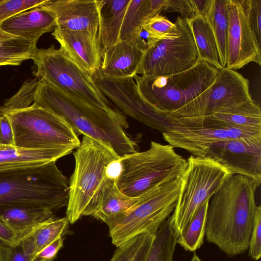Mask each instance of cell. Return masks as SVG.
Wrapping results in <instances>:
<instances>
[{"instance_id":"1","label":"cell","mask_w":261,"mask_h":261,"mask_svg":"<svg viewBox=\"0 0 261 261\" xmlns=\"http://www.w3.org/2000/svg\"><path fill=\"white\" fill-rule=\"evenodd\" d=\"M260 182L229 174L210 199L206 240L228 257L244 254L248 249L257 207L255 194Z\"/></svg>"},{"instance_id":"2","label":"cell","mask_w":261,"mask_h":261,"mask_svg":"<svg viewBox=\"0 0 261 261\" xmlns=\"http://www.w3.org/2000/svg\"><path fill=\"white\" fill-rule=\"evenodd\" d=\"M34 105L64 119L76 134L86 135L111 146L122 156L136 152V144L126 134L128 124L118 110L90 104L39 80Z\"/></svg>"},{"instance_id":"3","label":"cell","mask_w":261,"mask_h":261,"mask_svg":"<svg viewBox=\"0 0 261 261\" xmlns=\"http://www.w3.org/2000/svg\"><path fill=\"white\" fill-rule=\"evenodd\" d=\"M56 161L0 172V206H25L53 212L67 206L69 181Z\"/></svg>"},{"instance_id":"4","label":"cell","mask_w":261,"mask_h":261,"mask_svg":"<svg viewBox=\"0 0 261 261\" xmlns=\"http://www.w3.org/2000/svg\"><path fill=\"white\" fill-rule=\"evenodd\" d=\"M75 167L69 186L66 217L73 224L83 216H93L108 178L106 168L119 156L110 146L83 135L73 153Z\"/></svg>"},{"instance_id":"5","label":"cell","mask_w":261,"mask_h":261,"mask_svg":"<svg viewBox=\"0 0 261 261\" xmlns=\"http://www.w3.org/2000/svg\"><path fill=\"white\" fill-rule=\"evenodd\" d=\"M173 148L151 141L147 150L120 156L122 170L116 182L119 190L128 196L138 197L181 176L187 162Z\"/></svg>"},{"instance_id":"6","label":"cell","mask_w":261,"mask_h":261,"mask_svg":"<svg viewBox=\"0 0 261 261\" xmlns=\"http://www.w3.org/2000/svg\"><path fill=\"white\" fill-rule=\"evenodd\" d=\"M181 176L138 197L135 203L108 222L112 242L117 247L143 233L155 236L174 211L180 192Z\"/></svg>"},{"instance_id":"7","label":"cell","mask_w":261,"mask_h":261,"mask_svg":"<svg viewBox=\"0 0 261 261\" xmlns=\"http://www.w3.org/2000/svg\"><path fill=\"white\" fill-rule=\"evenodd\" d=\"M218 69L199 60L184 71L164 76L136 74L134 79L142 97L158 112L170 113L184 106L215 82Z\"/></svg>"},{"instance_id":"8","label":"cell","mask_w":261,"mask_h":261,"mask_svg":"<svg viewBox=\"0 0 261 261\" xmlns=\"http://www.w3.org/2000/svg\"><path fill=\"white\" fill-rule=\"evenodd\" d=\"M177 203L168 218L177 236L200 206L221 187L229 172L214 158L193 155L187 160Z\"/></svg>"},{"instance_id":"9","label":"cell","mask_w":261,"mask_h":261,"mask_svg":"<svg viewBox=\"0 0 261 261\" xmlns=\"http://www.w3.org/2000/svg\"><path fill=\"white\" fill-rule=\"evenodd\" d=\"M14 132V145L28 149L59 147L77 148L78 135L62 118L48 110L32 104L6 114Z\"/></svg>"},{"instance_id":"10","label":"cell","mask_w":261,"mask_h":261,"mask_svg":"<svg viewBox=\"0 0 261 261\" xmlns=\"http://www.w3.org/2000/svg\"><path fill=\"white\" fill-rule=\"evenodd\" d=\"M163 138L173 148H180L197 156H205L215 142L243 137L261 136V127L233 125L208 116L176 118L166 115Z\"/></svg>"},{"instance_id":"11","label":"cell","mask_w":261,"mask_h":261,"mask_svg":"<svg viewBox=\"0 0 261 261\" xmlns=\"http://www.w3.org/2000/svg\"><path fill=\"white\" fill-rule=\"evenodd\" d=\"M32 60L37 68L34 74L39 80L95 106L104 109L112 107L92 76L61 48H56L52 45L38 49Z\"/></svg>"},{"instance_id":"12","label":"cell","mask_w":261,"mask_h":261,"mask_svg":"<svg viewBox=\"0 0 261 261\" xmlns=\"http://www.w3.org/2000/svg\"><path fill=\"white\" fill-rule=\"evenodd\" d=\"M176 27L144 53L137 74L164 76L188 70L199 61L187 20L178 16Z\"/></svg>"},{"instance_id":"13","label":"cell","mask_w":261,"mask_h":261,"mask_svg":"<svg viewBox=\"0 0 261 261\" xmlns=\"http://www.w3.org/2000/svg\"><path fill=\"white\" fill-rule=\"evenodd\" d=\"M247 79L226 67L218 69L213 84L195 99L169 115L194 117L212 115L218 111L253 101Z\"/></svg>"},{"instance_id":"14","label":"cell","mask_w":261,"mask_h":261,"mask_svg":"<svg viewBox=\"0 0 261 261\" xmlns=\"http://www.w3.org/2000/svg\"><path fill=\"white\" fill-rule=\"evenodd\" d=\"M205 156L221 164L230 174L261 181V136L239 137L214 143Z\"/></svg>"},{"instance_id":"15","label":"cell","mask_w":261,"mask_h":261,"mask_svg":"<svg viewBox=\"0 0 261 261\" xmlns=\"http://www.w3.org/2000/svg\"><path fill=\"white\" fill-rule=\"evenodd\" d=\"M228 36L226 67L239 69L250 62L261 65V46L251 29L240 0H228Z\"/></svg>"},{"instance_id":"16","label":"cell","mask_w":261,"mask_h":261,"mask_svg":"<svg viewBox=\"0 0 261 261\" xmlns=\"http://www.w3.org/2000/svg\"><path fill=\"white\" fill-rule=\"evenodd\" d=\"M42 6L55 16V28L85 31L97 35L99 26L97 1L48 0Z\"/></svg>"},{"instance_id":"17","label":"cell","mask_w":261,"mask_h":261,"mask_svg":"<svg viewBox=\"0 0 261 261\" xmlns=\"http://www.w3.org/2000/svg\"><path fill=\"white\" fill-rule=\"evenodd\" d=\"M60 48L82 69L92 75L99 71L102 50L97 35L85 31H70L55 28L51 33Z\"/></svg>"},{"instance_id":"18","label":"cell","mask_w":261,"mask_h":261,"mask_svg":"<svg viewBox=\"0 0 261 261\" xmlns=\"http://www.w3.org/2000/svg\"><path fill=\"white\" fill-rule=\"evenodd\" d=\"M55 27V16L42 6L16 14L0 24L4 32L36 44L42 35L53 32Z\"/></svg>"},{"instance_id":"19","label":"cell","mask_w":261,"mask_h":261,"mask_svg":"<svg viewBox=\"0 0 261 261\" xmlns=\"http://www.w3.org/2000/svg\"><path fill=\"white\" fill-rule=\"evenodd\" d=\"M143 54L135 45L120 41L102 54L101 67L97 73L112 79L134 77Z\"/></svg>"},{"instance_id":"20","label":"cell","mask_w":261,"mask_h":261,"mask_svg":"<svg viewBox=\"0 0 261 261\" xmlns=\"http://www.w3.org/2000/svg\"><path fill=\"white\" fill-rule=\"evenodd\" d=\"M72 150L68 147L35 150L15 145H0V172L56 161Z\"/></svg>"},{"instance_id":"21","label":"cell","mask_w":261,"mask_h":261,"mask_svg":"<svg viewBox=\"0 0 261 261\" xmlns=\"http://www.w3.org/2000/svg\"><path fill=\"white\" fill-rule=\"evenodd\" d=\"M130 0L97 1L99 26L97 38L102 54L120 41V32Z\"/></svg>"},{"instance_id":"22","label":"cell","mask_w":261,"mask_h":261,"mask_svg":"<svg viewBox=\"0 0 261 261\" xmlns=\"http://www.w3.org/2000/svg\"><path fill=\"white\" fill-rule=\"evenodd\" d=\"M55 218L48 210L25 206H0V219L16 234L19 242L35 229Z\"/></svg>"},{"instance_id":"23","label":"cell","mask_w":261,"mask_h":261,"mask_svg":"<svg viewBox=\"0 0 261 261\" xmlns=\"http://www.w3.org/2000/svg\"><path fill=\"white\" fill-rule=\"evenodd\" d=\"M187 20L194 38L199 60L204 61L217 69L222 68L216 40L208 19L195 16Z\"/></svg>"},{"instance_id":"24","label":"cell","mask_w":261,"mask_h":261,"mask_svg":"<svg viewBox=\"0 0 261 261\" xmlns=\"http://www.w3.org/2000/svg\"><path fill=\"white\" fill-rule=\"evenodd\" d=\"M116 182V181L107 179L92 216L106 224L132 206L138 199V197H132L122 193L118 188Z\"/></svg>"},{"instance_id":"25","label":"cell","mask_w":261,"mask_h":261,"mask_svg":"<svg viewBox=\"0 0 261 261\" xmlns=\"http://www.w3.org/2000/svg\"><path fill=\"white\" fill-rule=\"evenodd\" d=\"M153 8L151 0H130L121 27L120 41L133 44L147 21L160 14Z\"/></svg>"},{"instance_id":"26","label":"cell","mask_w":261,"mask_h":261,"mask_svg":"<svg viewBox=\"0 0 261 261\" xmlns=\"http://www.w3.org/2000/svg\"><path fill=\"white\" fill-rule=\"evenodd\" d=\"M69 223L66 217L55 218L35 229L19 243L24 252L34 258L44 247L63 237Z\"/></svg>"},{"instance_id":"27","label":"cell","mask_w":261,"mask_h":261,"mask_svg":"<svg viewBox=\"0 0 261 261\" xmlns=\"http://www.w3.org/2000/svg\"><path fill=\"white\" fill-rule=\"evenodd\" d=\"M210 201H206L200 206L177 238L176 243L186 251L194 252L203 244Z\"/></svg>"},{"instance_id":"28","label":"cell","mask_w":261,"mask_h":261,"mask_svg":"<svg viewBox=\"0 0 261 261\" xmlns=\"http://www.w3.org/2000/svg\"><path fill=\"white\" fill-rule=\"evenodd\" d=\"M225 123L246 127H261V110L254 100L231 108L221 109L208 115Z\"/></svg>"},{"instance_id":"29","label":"cell","mask_w":261,"mask_h":261,"mask_svg":"<svg viewBox=\"0 0 261 261\" xmlns=\"http://www.w3.org/2000/svg\"><path fill=\"white\" fill-rule=\"evenodd\" d=\"M212 28L222 67L227 63L228 36V0H214L212 13L208 19Z\"/></svg>"},{"instance_id":"30","label":"cell","mask_w":261,"mask_h":261,"mask_svg":"<svg viewBox=\"0 0 261 261\" xmlns=\"http://www.w3.org/2000/svg\"><path fill=\"white\" fill-rule=\"evenodd\" d=\"M176 240L168 218L157 231L145 261H173Z\"/></svg>"},{"instance_id":"31","label":"cell","mask_w":261,"mask_h":261,"mask_svg":"<svg viewBox=\"0 0 261 261\" xmlns=\"http://www.w3.org/2000/svg\"><path fill=\"white\" fill-rule=\"evenodd\" d=\"M38 49L36 44L19 37L11 43L0 46V66H18L25 60L32 59Z\"/></svg>"},{"instance_id":"32","label":"cell","mask_w":261,"mask_h":261,"mask_svg":"<svg viewBox=\"0 0 261 261\" xmlns=\"http://www.w3.org/2000/svg\"><path fill=\"white\" fill-rule=\"evenodd\" d=\"M39 81L37 77L26 80L19 90L0 107L1 115L30 107L34 102Z\"/></svg>"},{"instance_id":"33","label":"cell","mask_w":261,"mask_h":261,"mask_svg":"<svg viewBox=\"0 0 261 261\" xmlns=\"http://www.w3.org/2000/svg\"><path fill=\"white\" fill-rule=\"evenodd\" d=\"M48 0H2L0 2V24L11 16L44 5Z\"/></svg>"},{"instance_id":"34","label":"cell","mask_w":261,"mask_h":261,"mask_svg":"<svg viewBox=\"0 0 261 261\" xmlns=\"http://www.w3.org/2000/svg\"><path fill=\"white\" fill-rule=\"evenodd\" d=\"M251 29L261 46V0H240Z\"/></svg>"},{"instance_id":"35","label":"cell","mask_w":261,"mask_h":261,"mask_svg":"<svg viewBox=\"0 0 261 261\" xmlns=\"http://www.w3.org/2000/svg\"><path fill=\"white\" fill-rule=\"evenodd\" d=\"M150 235L152 234H141L118 247L109 261H132Z\"/></svg>"},{"instance_id":"36","label":"cell","mask_w":261,"mask_h":261,"mask_svg":"<svg viewBox=\"0 0 261 261\" xmlns=\"http://www.w3.org/2000/svg\"><path fill=\"white\" fill-rule=\"evenodd\" d=\"M249 255L257 261L261 257V206H257L249 244Z\"/></svg>"},{"instance_id":"37","label":"cell","mask_w":261,"mask_h":261,"mask_svg":"<svg viewBox=\"0 0 261 261\" xmlns=\"http://www.w3.org/2000/svg\"><path fill=\"white\" fill-rule=\"evenodd\" d=\"M33 258L24 252L20 243L11 244L0 242V261H32Z\"/></svg>"},{"instance_id":"38","label":"cell","mask_w":261,"mask_h":261,"mask_svg":"<svg viewBox=\"0 0 261 261\" xmlns=\"http://www.w3.org/2000/svg\"><path fill=\"white\" fill-rule=\"evenodd\" d=\"M175 27V23L171 22L165 17L158 14L150 18L143 28L162 38Z\"/></svg>"},{"instance_id":"39","label":"cell","mask_w":261,"mask_h":261,"mask_svg":"<svg viewBox=\"0 0 261 261\" xmlns=\"http://www.w3.org/2000/svg\"><path fill=\"white\" fill-rule=\"evenodd\" d=\"M164 11L165 13L178 12L186 20L196 16L191 0H167Z\"/></svg>"},{"instance_id":"40","label":"cell","mask_w":261,"mask_h":261,"mask_svg":"<svg viewBox=\"0 0 261 261\" xmlns=\"http://www.w3.org/2000/svg\"><path fill=\"white\" fill-rule=\"evenodd\" d=\"M64 238L60 237L38 253L32 261H53L63 246Z\"/></svg>"},{"instance_id":"41","label":"cell","mask_w":261,"mask_h":261,"mask_svg":"<svg viewBox=\"0 0 261 261\" xmlns=\"http://www.w3.org/2000/svg\"><path fill=\"white\" fill-rule=\"evenodd\" d=\"M0 145H14L13 129L7 114L0 118Z\"/></svg>"},{"instance_id":"42","label":"cell","mask_w":261,"mask_h":261,"mask_svg":"<svg viewBox=\"0 0 261 261\" xmlns=\"http://www.w3.org/2000/svg\"><path fill=\"white\" fill-rule=\"evenodd\" d=\"M161 39L162 38L143 28L136 38L133 45L145 53Z\"/></svg>"},{"instance_id":"43","label":"cell","mask_w":261,"mask_h":261,"mask_svg":"<svg viewBox=\"0 0 261 261\" xmlns=\"http://www.w3.org/2000/svg\"><path fill=\"white\" fill-rule=\"evenodd\" d=\"M196 16L209 18L214 6V0H191Z\"/></svg>"},{"instance_id":"44","label":"cell","mask_w":261,"mask_h":261,"mask_svg":"<svg viewBox=\"0 0 261 261\" xmlns=\"http://www.w3.org/2000/svg\"><path fill=\"white\" fill-rule=\"evenodd\" d=\"M0 242L17 244L19 241L14 232L0 219Z\"/></svg>"},{"instance_id":"45","label":"cell","mask_w":261,"mask_h":261,"mask_svg":"<svg viewBox=\"0 0 261 261\" xmlns=\"http://www.w3.org/2000/svg\"><path fill=\"white\" fill-rule=\"evenodd\" d=\"M121 164L119 159L109 163L106 168V177L110 180L117 181L121 172Z\"/></svg>"},{"instance_id":"46","label":"cell","mask_w":261,"mask_h":261,"mask_svg":"<svg viewBox=\"0 0 261 261\" xmlns=\"http://www.w3.org/2000/svg\"><path fill=\"white\" fill-rule=\"evenodd\" d=\"M155 236L150 235L140 248L132 261H145Z\"/></svg>"},{"instance_id":"47","label":"cell","mask_w":261,"mask_h":261,"mask_svg":"<svg viewBox=\"0 0 261 261\" xmlns=\"http://www.w3.org/2000/svg\"><path fill=\"white\" fill-rule=\"evenodd\" d=\"M19 37L8 34L0 28V46L11 43Z\"/></svg>"},{"instance_id":"48","label":"cell","mask_w":261,"mask_h":261,"mask_svg":"<svg viewBox=\"0 0 261 261\" xmlns=\"http://www.w3.org/2000/svg\"><path fill=\"white\" fill-rule=\"evenodd\" d=\"M190 261H202L199 256L194 252L193 256Z\"/></svg>"},{"instance_id":"49","label":"cell","mask_w":261,"mask_h":261,"mask_svg":"<svg viewBox=\"0 0 261 261\" xmlns=\"http://www.w3.org/2000/svg\"><path fill=\"white\" fill-rule=\"evenodd\" d=\"M1 116H2V115H1V113H0V118H1Z\"/></svg>"},{"instance_id":"50","label":"cell","mask_w":261,"mask_h":261,"mask_svg":"<svg viewBox=\"0 0 261 261\" xmlns=\"http://www.w3.org/2000/svg\"><path fill=\"white\" fill-rule=\"evenodd\" d=\"M2 1V0H0V2H1Z\"/></svg>"}]
</instances>
